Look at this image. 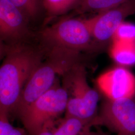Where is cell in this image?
Here are the masks:
<instances>
[{
    "instance_id": "obj_1",
    "label": "cell",
    "mask_w": 135,
    "mask_h": 135,
    "mask_svg": "<svg viewBox=\"0 0 135 135\" xmlns=\"http://www.w3.org/2000/svg\"><path fill=\"white\" fill-rule=\"evenodd\" d=\"M41 51L17 46L6 54L0 68V111H14L29 78L43 61Z\"/></svg>"
},
{
    "instance_id": "obj_2",
    "label": "cell",
    "mask_w": 135,
    "mask_h": 135,
    "mask_svg": "<svg viewBox=\"0 0 135 135\" xmlns=\"http://www.w3.org/2000/svg\"><path fill=\"white\" fill-rule=\"evenodd\" d=\"M79 53L50 49L47 59L42 61L36 68L23 89L14 111L18 116L53 87L57 75H63L77 65Z\"/></svg>"
},
{
    "instance_id": "obj_3",
    "label": "cell",
    "mask_w": 135,
    "mask_h": 135,
    "mask_svg": "<svg viewBox=\"0 0 135 135\" xmlns=\"http://www.w3.org/2000/svg\"><path fill=\"white\" fill-rule=\"evenodd\" d=\"M63 76L62 86L69 95L65 116L74 117L96 125L99 95L89 85L85 67L78 64Z\"/></svg>"
},
{
    "instance_id": "obj_4",
    "label": "cell",
    "mask_w": 135,
    "mask_h": 135,
    "mask_svg": "<svg viewBox=\"0 0 135 135\" xmlns=\"http://www.w3.org/2000/svg\"><path fill=\"white\" fill-rule=\"evenodd\" d=\"M56 82L19 116L25 130L31 135H38L48 129L55 119L66 111L69 98L67 91Z\"/></svg>"
},
{
    "instance_id": "obj_5",
    "label": "cell",
    "mask_w": 135,
    "mask_h": 135,
    "mask_svg": "<svg viewBox=\"0 0 135 135\" xmlns=\"http://www.w3.org/2000/svg\"><path fill=\"white\" fill-rule=\"evenodd\" d=\"M40 36L50 49L80 53L97 47L85 20L73 18L61 20L43 29Z\"/></svg>"
},
{
    "instance_id": "obj_6",
    "label": "cell",
    "mask_w": 135,
    "mask_h": 135,
    "mask_svg": "<svg viewBox=\"0 0 135 135\" xmlns=\"http://www.w3.org/2000/svg\"><path fill=\"white\" fill-rule=\"evenodd\" d=\"M107 127L117 135H135V99H108L102 106L96 125Z\"/></svg>"
},
{
    "instance_id": "obj_7",
    "label": "cell",
    "mask_w": 135,
    "mask_h": 135,
    "mask_svg": "<svg viewBox=\"0 0 135 135\" xmlns=\"http://www.w3.org/2000/svg\"><path fill=\"white\" fill-rule=\"evenodd\" d=\"M135 14V0H131L85 19L96 47L112 41L124 20Z\"/></svg>"
},
{
    "instance_id": "obj_8",
    "label": "cell",
    "mask_w": 135,
    "mask_h": 135,
    "mask_svg": "<svg viewBox=\"0 0 135 135\" xmlns=\"http://www.w3.org/2000/svg\"><path fill=\"white\" fill-rule=\"evenodd\" d=\"M97 85L108 99L132 98L135 96V76L129 70L118 67L97 78Z\"/></svg>"
},
{
    "instance_id": "obj_9",
    "label": "cell",
    "mask_w": 135,
    "mask_h": 135,
    "mask_svg": "<svg viewBox=\"0 0 135 135\" xmlns=\"http://www.w3.org/2000/svg\"><path fill=\"white\" fill-rule=\"evenodd\" d=\"M29 19L10 0H0V34L3 40H17L28 31Z\"/></svg>"
},
{
    "instance_id": "obj_10",
    "label": "cell",
    "mask_w": 135,
    "mask_h": 135,
    "mask_svg": "<svg viewBox=\"0 0 135 135\" xmlns=\"http://www.w3.org/2000/svg\"><path fill=\"white\" fill-rule=\"evenodd\" d=\"M93 126L79 118L65 116L57 125L54 122L48 129L52 135H87Z\"/></svg>"
},
{
    "instance_id": "obj_11",
    "label": "cell",
    "mask_w": 135,
    "mask_h": 135,
    "mask_svg": "<svg viewBox=\"0 0 135 135\" xmlns=\"http://www.w3.org/2000/svg\"><path fill=\"white\" fill-rule=\"evenodd\" d=\"M131 0H80L74 8L76 14L100 13L125 4Z\"/></svg>"
},
{
    "instance_id": "obj_12",
    "label": "cell",
    "mask_w": 135,
    "mask_h": 135,
    "mask_svg": "<svg viewBox=\"0 0 135 135\" xmlns=\"http://www.w3.org/2000/svg\"><path fill=\"white\" fill-rule=\"evenodd\" d=\"M110 55L114 60L122 66L135 64V43L112 41Z\"/></svg>"
},
{
    "instance_id": "obj_13",
    "label": "cell",
    "mask_w": 135,
    "mask_h": 135,
    "mask_svg": "<svg viewBox=\"0 0 135 135\" xmlns=\"http://www.w3.org/2000/svg\"><path fill=\"white\" fill-rule=\"evenodd\" d=\"M80 0H39L41 9L51 18L73 10Z\"/></svg>"
},
{
    "instance_id": "obj_14",
    "label": "cell",
    "mask_w": 135,
    "mask_h": 135,
    "mask_svg": "<svg viewBox=\"0 0 135 135\" xmlns=\"http://www.w3.org/2000/svg\"><path fill=\"white\" fill-rule=\"evenodd\" d=\"M30 20H34L41 9L39 0H10Z\"/></svg>"
},
{
    "instance_id": "obj_15",
    "label": "cell",
    "mask_w": 135,
    "mask_h": 135,
    "mask_svg": "<svg viewBox=\"0 0 135 135\" xmlns=\"http://www.w3.org/2000/svg\"><path fill=\"white\" fill-rule=\"evenodd\" d=\"M112 41L135 43V25L123 22L116 31Z\"/></svg>"
},
{
    "instance_id": "obj_16",
    "label": "cell",
    "mask_w": 135,
    "mask_h": 135,
    "mask_svg": "<svg viewBox=\"0 0 135 135\" xmlns=\"http://www.w3.org/2000/svg\"><path fill=\"white\" fill-rule=\"evenodd\" d=\"M8 115L0 111V135H26L24 129L14 127L10 124Z\"/></svg>"
},
{
    "instance_id": "obj_17",
    "label": "cell",
    "mask_w": 135,
    "mask_h": 135,
    "mask_svg": "<svg viewBox=\"0 0 135 135\" xmlns=\"http://www.w3.org/2000/svg\"><path fill=\"white\" fill-rule=\"evenodd\" d=\"M87 135H107L105 133L102 132L101 131H97V132H93L90 131Z\"/></svg>"
},
{
    "instance_id": "obj_18",
    "label": "cell",
    "mask_w": 135,
    "mask_h": 135,
    "mask_svg": "<svg viewBox=\"0 0 135 135\" xmlns=\"http://www.w3.org/2000/svg\"><path fill=\"white\" fill-rule=\"evenodd\" d=\"M38 135H52L51 132L48 129H44Z\"/></svg>"
}]
</instances>
